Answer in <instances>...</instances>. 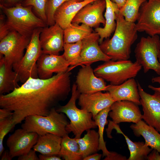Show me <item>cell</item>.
<instances>
[{"mask_svg": "<svg viewBox=\"0 0 160 160\" xmlns=\"http://www.w3.org/2000/svg\"><path fill=\"white\" fill-rule=\"evenodd\" d=\"M105 91L110 94L115 101L128 100L141 105L137 82L134 78L119 85H108Z\"/></svg>", "mask_w": 160, "mask_h": 160, "instance_id": "20", "label": "cell"}, {"mask_svg": "<svg viewBox=\"0 0 160 160\" xmlns=\"http://www.w3.org/2000/svg\"><path fill=\"white\" fill-rule=\"evenodd\" d=\"M130 127L135 135L144 137L145 145L160 152V134L153 127L141 120Z\"/></svg>", "mask_w": 160, "mask_h": 160, "instance_id": "23", "label": "cell"}, {"mask_svg": "<svg viewBox=\"0 0 160 160\" xmlns=\"http://www.w3.org/2000/svg\"><path fill=\"white\" fill-rule=\"evenodd\" d=\"M18 160H39V156L36 151L33 149H31L26 154L18 157Z\"/></svg>", "mask_w": 160, "mask_h": 160, "instance_id": "36", "label": "cell"}, {"mask_svg": "<svg viewBox=\"0 0 160 160\" xmlns=\"http://www.w3.org/2000/svg\"><path fill=\"white\" fill-rule=\"evenodd\" d=\"M62 140V137L52 133L39 136L33 149L44 155H58Z\"/></svg>", "mask_w": 160, "mask_h": 160, "instance_id": "24", "label": "cell"}, {"mask_svg": "<svg viewBox=\"0 0 160 160\" xmlns=\"http://www.w3.org/2000/svg\"><path fill=\"white\" fill-rule=\"evenodd\" d=\"M24 121L21 128L36 133L39 136L52 133L63 137L68 134L66 128L69 122L66 116L64 113L58 112L55 108L47 116L30 115Z\"/></svg>", "mask_w": 160, "mask_h": 160, "instance_id": "5", "label": "cell"}, {"mask_svg": "<svg viewBox=\"0 0 160 160\" xmlns=\"http://www.w3.org/2000/svg\"><path fill=\"white\" fill-rule=\"evenodd\" d=\"M77 73L76 84L80 94H90L105 91L104 80L96 76L91 65H82Z\"/></svg>", "mask_w": 160, "mask_h": 160, "instance_id": "15", "label": "cell"}, {"mask_svg": "<svg viewBox=\"0 0 160 160\" xmlns=\"http://www.w3.org/2000/svg\"><path fill=\"white\" fill-rule=\"evenodd\" d=\"M111 1L116 4L119 9L124 5L126 0H111Z\"/></svg>", "mask_w": 160, "mask_h": 160, "instance_id": "45", "label": "cell"}, {"mask_svg": "<svg viewBox=\"0 0 160 160\" xmlns=\"http://www.w3.org/2000/svg\"><path fill=\"white\" fill-rule=\"evenodd\" d=\"M71 92V97L68 102L56 110L59 113H64L69 119L70 122L66 127V130L68 133L72 132L75 137L77 139L81 137L84 131L96 128L97 126L93 119L91 113L80 109L76 106V101L80 93L75 83L72 87Z\"/></svg>", "mask_w": 160, "mask_h": 160, "instance_id": "4", "label": "cell"}, {"mask_svg": "<svg viewBox=\"0 0 160 160\" xmlns=\"http://www.w3.org/2000/svg\"><path fill=\"white\" fill-rule=\"evenodd\" d=\"M147 159L148 160H160V154L156 150L154 149L148 155Z\"/></svg>", "mask_w": 160, "mask_h": 160, "instance_id": "42", "label": "cell"}, {"mask_svg": "<svg viewBox=\"0 0 160 160\" xmlns=\"http://www.w3.org/2000/svg\"><path fill=\"white\" fill-rule=\"evenodd\" d=\"M31 38L15 31H10L0 40V55H3L6 62L12 65L18 63L23 57Z\"/></svg>", "mask_w": 160, "mask_h": 160, "instance_id": "10", "label": "cell"}, {"mask_svg": "<svg viewBox=\"0 0 160 160\" xmlns=\"http://www.w3.org/2000/svg\"><path fill=\"white\" fill-rule=\"evenodd\" d=\"M0 156L1 160H11L12 159L9 154V150H4Z\"/></svg>", "mask_w": 160, "mask_h": 160, "instance_id": "44", "label": "cell"}, {"mask_svg": "<svg viewBox=\"0 0 160 160\" xmlns=\"http://www.w3.org/2000/svg\"><path fill=\"white\" fill-rule=\"evenodd\" d=\"M82 46V41L74 43H64L63 55L71 66L68 71L78 66Z\"/></svg>", "mask_w": 160, "mask_h": 160, "instance_id": "31", "label": "cell"}, {"mask_svg": "<svg viewBox=\"0 0 160 160\" xmlns=\"http://www.w3.org/2000/svg\"><path fill=\"white\" fill-rule=\"evenodd\" d=\"M96 0H84L79 2L69 1L64 2L55 12V23L64 29L71 23L74 17L83 7Z\"/></svg>", "mask_w": 160, "mask_h": 160, "instance_id": "21", "label": "cell"}, {"mask_svg": "<svg viewBox=\"0 0 160 160\" xmlns=\"http://www.w3.org/2000/svg\"><path fill=\"white\" fill-rule=\"evenodd\" d=\"M19 79L12 65L7 63L0 55V95L9 93L20 86Z\"/></svg>", "mask_w": 160, "mask_h": 160, "instance_id": "22", "label": "cell"}, {"mask_svg": "<svg viewBox=\"0 0 160 160\" xmlns=\"http://www.w3.org/2000/svg\"><path fill=\"white\" fill-rule=\"evenodd\" d=\"M152 83H157L160 84V75L158 76L153 77L151 79ZM148 87L154 91H157L160 92V87H154L151 85H149Z\"/></svg>", "mask_w": 160, "mask_h": 160, "instance_id": "41", "label": "cell"}, {"mask_svg": "<svg viewBox=\"0 0 160 160\" xmlns=\"http://www.w3.org/2000/svg\"><path fill=\"white\" fill-rule=\"evenodd\" d=\"M63 30L57 23L42 28L39 41L42 53L59 55L63 50Z\"/></svg>", "mask_w": 160, "mask_h": 160, "instance_id": "14", "label": "cell"}, {"mask_svg": "<svg viewBox=\"0 0 160 160\" xmlns=\"http://www.w3.org/2000/svg\"><path fill=\"white\" fill-rule=\"evenodd\" d=\"M106 2V10L104 16L105 23L103 28H95V32L100 36L99 42L101 43L104 39L109 37L114 31L116 26V13L119 9L116 4L111 0H105Z\"/></svg>", "mask_w": 160, "mask_h": 160, "instance_id": "25", "label": "cell"}, {"mask_svg": "<svg viewBox=\"0 0 160 160\" xmlns=\"http://www.w3.org/2000/svg\"><path fill=\"white\" fill-rule=\"evenodd\" d=\"M99 91L90 94H80L78 104L81 109L91 113L93 119L104 109L116 102L108 92Z\"/></svg>", "mask_w": 160, "mask_h": 160, "instance_id": "19", "label": "cell"}, {"mask_svg": "<svg viewBox=\"0 0 160 160\" xmlns=\"http://www.w3.org/2000/svg\"><path fill=\"white\" fill-rule=\"evenodd\" d=\"M142 68L136 61L111 60L98 66L94 71L96 76L109 82L111 84L118 85L135 78Z\"/></svg>", "mask_w": 160, "mask_h": 160, "instance_id": "6", "label": "cell"}, {"mask_svg": "<svg viewBox=\"0 0 160 160\" xmlns=\"http://www.w3.org/2000/svg\"><path fill=\"white\" fill-rule=\"evenodd\" d=\"M13 114V112L5 108H1L0 109V120L12 117Z\"/></svg>", "mask_w": 160, "mask_h": 160, "instance_id": "39", "label": "cell"}, {"mask_svg": "<svg viewBox=\"0 0 160 160\" xmlns=\"http://www.w3.org/2000/svg\"><path fill=\"white\" fill-rule=\"evenodd\" d=\"M102 154L97 153L92 154L84 158L83 160H100L101 159Z\"/></svg>", "mask_w": 160, "mask_h": 160, "instance_id": "43", "label": "cell"}, {"mask_svg": "<svg viewBox=\"0 0 160 160\" xmlns=\"http://www.w3.org/2000/svg\"><path fill=\"white\" fill-rule=\"evenodd\" d=\"M138 105L128 100L116 101L111 106L108 114L114 124L122 122L137 123L142 120V115Z\"/></svg>", "mask_w": 160, "mask_h": 160, "instance_id": "17", "label": "cell"}, {"mask_svg": "<svg viewBox=\"0 0 160 160\" xmlns=\"http://www.w3.org/2000/svg\"><path fill=\"white\" fill-rule=\"evenodd\" d=\"M42 28L36 29L33 31L23 57L19 62L12 65L13 70L17 73L20 81L23 83L30 77L39 78L37 63L42 53L39 41Z\"/></svg>", "mask_w": 160, "mask_h": 160, "instance_id": "7", "label": "cell"}, {"mask_svg": "<svg viewBox=\"0 0 160 160\" xmlns=\"http://www.w3.org/2000/svg\"><path fill=\"white\" fill-rule=\"evenodd\" d=\"M39 160H61V157L59 155H44L41 154L39 156Z\"/></svg>", "mask_w": 160, "mask_h": 160, "instance_id": "40", "label": "cell"}, {"mask_svg": "<svg viewBox=\"0 0 160 160\" xmlns=\"http://www.w3.org/2000/svg\"><path fill=\"white\" fill-rule=\"evenodd\" d=\"M135 28L152 36L160 35V0H147L141 5Z\"/></svg>", "mask_w": 160, "mask_h": 160, "instance_id": "9", "label": "cell"}, {"mask_svg": "<svg viewBox=\"0 0 160 160\" xmlns=\"http://www.w3.org/2000/svg\"><path fill=\"white\" fill-rule=\"evenodd\" d=\"M110 111V107L106 108L98 113L93 119L98 127V132L99 136V150L103 152V157H108L111 154L107 150L106 146V143L103 139V133L105 126L108 122L107 118Z\"/></svg>", "mask_w": 160, "mask_h": 160, "instance_id": "30", "label": "cell"}, {"mask_svg": "<svg viewBox=\"0 0 160 160\" xmlns=\"http://www.w3.org/2000/svg\"><path fill=\"white\" fill-rule=\"evenodd\" d=\"M39 135L21 128L17 129L7 138L6 144L12 158L25 154L36 143Z\"/></svg>", "mask_w": 160, "mask_h": 160, "instance_id": "12", "label": "cell"}, {"mask_svg": "<svg viewBox=\"0 0 160 160\" xmlns=\"http://www.w3.org/2000/svg\"><path fill=\"white\" fill-rule=\"evenodd\" d=\"M160 39L158 35L142 37L137 44L134 52L136 61L143 68L144 72L152 70L160 75Z\"/></svg>", "mask_w": 160, "mask_h": 160, "instance_id": "8", "label": "cell"}, {"mask_svg": "<svg viewBox=\"0 0 160 160\" xmlns=\"http://www.w3.org/2000/svg\"><path fill=\"white\" fill-rule=\"evenodd\" d=\"M105 8V0H97L89 3L78 12L72 23L84 24L92 28L98 27L100 23L104 25L105 20L103 13Z\"/></svg>", "mask_w": 160, "mask_h": 160, "instance_id": "13", "label": "cell"}, {"mask_svg": "<svg viewBox=\"0 0 160 160\" xmlns=\"http://www.w3.org/2000/svg\"><path fill=\"white\" fill-rule=\"evenodd\" d=\"M119 10L116 13V26L113 36L100 45L104 53L114 61L129 59L131 46L138 37L135 23L126 21Z\"/></svg>", "mask_w": 160, "mask_h": 160, "instance_id": "2", "label": "cell"}, {"mask_svg": "<svg viewBox=\"0 0 160 160\" xmlns=\"http://www.w3.org/2000/svg\"><path fill=\"white\" fill-rule=\"evenodd\" d=\"M48 0H22L21 4L25 7H32L37 16L47 24L46 7Z\"/></svg>", "mask_w": 160, "mask_h": 160, "instance_id": "33", "label": "cell"}, {"mask_svg": "<svg viewBox=\"0 0 160 160\" xmlns=\"http://www.w3.org/2000/svg\"><path fill=\"white\" fill-rule=\"evenodd\" d=\"M58 155L65 160H83L76 138H70L68 135L62 137Z\"/></svg>", "mask_w": 160, "mask_h": 160, "instance_id": "28", "label": "cell"}, {"mask_svg": "<svg viewBox=\"0 0 160 160\" xmlns=\"http://www.w3.org/2000/svg\"><path fill=\"white\" fill-rule=\"evenodd\" d=\"M22 0H0V5L9 7L21 4Z\"/></svg>", "mask_w": 160, "mask_h": 160, "instance_id": "38", "label": "cell"}, {"mask_svg": "<svg viewBox=\"0 0 160 160\" xmlns=\"http://www.w3.org/2000/svg\"><path fill=\"white\" fill-rule=\"evenodd\" d=\"M5 18L4 15H0V40L5 37L10 32L5 26Z\"/></svg>", "mask_w": 160, "mask_h": 160, "instance_id": "37", "label": "cell"}, {"mask_svg": "<svg viewBox=\"0 0 160 160\" xmlns=\"http://www.w3.org/2000/svg\"><path fill=\"white\" fill-rule=\"evenodd\" d=\"M76 139L83 159L87 156L97 153L99 151V135L98 132L94 129L88 130L83 137Z\"/></svg>", "mask_w": 160, "mask_h": 160, "instance_id": "26", "label": "cell"}, {"mask_svg": "<svg viewBox=\"0 0 160 160\" xmlns=\"http://www.w3.org/2000/svg\"><path fill=\"white\" fill-rule=\"evenodd\" d=\"M12 116L0 120V156L4 151L3 141L5 136L15 126L12 119Z\"/></svg>", "mask_w": 160, "mask_h": 160, "instance_id": "35", "label": "cell"}, {"mask_svg": "<svg viewBox=\"0 0 160 160\" xmlns=\"http://www.w3.org/2000/svg\"><path fill=\"white\" fill-rule=\"evenodd\" d=\"M99 39V35L95 32L82 40V46L78 66L91 65L95 62L111 60L101 49L98 44Z\"/></svg>", "mask_w": 160, "mask_h": 160, "instance_id": "18", "label": "cell"}, {"mask_svg": "<svg viewBox=\"0 0 160 160\" xmlns=\"http://www.w3.org/2000/svg\"><path fill=\"white\" fill-rule=\"evenodd\" d=\"M147 0H126L119 12L126 21L135 23L137 20L141 5Z\"/></svg>", "mask_w": 160, "mask_h": 160, "instance_id": "32", "label": "cell"}, {"mask_svg": "<svg viewBox=\"0 0 160 160\" xmlns=\"http://www.w3.org/2000/svg\"><path fill=\"white\" fill-rule=\"evenodd\" d=\"M92 28L84 24L72 23L63 30L64 43H74L87 38L93 32Z\"/></svg>", "mask_w": 160, "mask_h": 160, "instance_id": "27", "label": "cell"}, {"mask_svg": "<svg viewBox=\"0 0 160 160\" xmlns=\"http://www.w3.org/2000/svg\"><path fill=\"white\" fill-rule=\"evenodd\" d=\"M6 17L5 25L9 31H15L25 36L31 38L36 29L47 25L33 12L31 6L25 7L18 4L7 7L0 5Z\"/></svg>", "mask_w": 160, "mask_h": 160, "instance_id": "3", "label": "cell"}, {"mask_svg": "<svg viewBox=\"0 0 160 160\" xmlns=\"http://www.w3.org/2000/svg\"><path fill=\"white\" fill-rule=\"evenodd\" d=\"M117 133L122 134L125 137L130 152L128 160L147 159L148 154L153 149L149 148L143 142H133L126 135L117 125L115 128Z\"/></svg>", "mask_w": 160, "mask_h": 160, "instance_id": "29", "label": "cell"}, {"mask_svg": "<svg viewBox=\"0 0 160 160\" xmlns=\"http://www.w3.org/2000/svg\"><path fill=\"white\" fill-rule=\"evenodd\" d=\"M137 84L143 112L142 119L160 132V92L154 91L151 95L143 90L138 82Z\"/></svg>", "mask_w": 160, "mask_h": 160, "instance_id": "11", "label": "cell"}, {"mask_svg": "<svg viewBox=\"0 0 160 160\" xmlns=\"http://www.w3.org/2000/svg\"><path fill=\"white\" fill-rule=\"evenodd\" d=\"M69 71L47 79L29 77L9 93L0 95V107L13 112L15 125L31 115L47 116L60 102L65 100L71 88Z\"/></svg>", "mask_w": 160, "mask_h": 160, "instance_id": "1", "label": "cell"}, {"mask_svg": "<svg viewBox=\"0 0 160 160\" xmlns=\"http://www.w3.org/2000/svg\"><path fill=\"white\" fill-rule=\"evenodd\" d=\"M159 61L160 63V52L158 56Z\"/></svg>", "mask_w": 160, "mask_h": 160, "instance_id": "46", "label": "cell"}, {"mask_svg": "<svg viewBox=\"0 0 160 160\" xmlns=\"http://www.w3.org/2000/svg\"><path fill=\"white\" fill-rule=\"evenodd\" d=\"M84 0H48L46 7L47 24L51 26L55 24L54 15L57 8L64 2L69 1H81Z\"/></svg>", "mask_w": 160, "mask_h": 160, "instance_id": "34", "label": "cell"}, {"mask_svg": "<svg viewBox=\"0 0 160 160\" xmlns=\"http://www.w3.org/2000/svg\"><path fill=\"white\" fill-rule=\"evenodd\" d=\"M39 78L47 79L56 73L68 71L70 65L63 55L48 54L42 53L37 63Z\"/></svg>", "mask_w": 160, "mask_h": 160, "instance_id": "16", "label": "cell"}]
</instances>
